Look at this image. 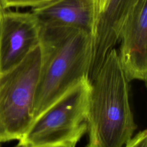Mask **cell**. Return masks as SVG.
I'll use <instances>...</instances> for the list:
<instances>
[{
	"label": "cell",
	"instance_id": "obj_6",
	"mask_svg": "<svg viewBox=\"0 0 147 147\" xmlns=\"http://www.w3.org/2000/svg\"><path fill=\"white\" fill-rule=\"evenodd\" d=\"M118 42V57L127 81L146 82L147 0H139L129 13L121 28Z\"/></svg>",
	"mask_w": 147,
	"mask_h": 147
},
{
	"label": "cell",
	"instance_id": "obj_11",
	"mask_svg": "<svg viewBox=\"0 0 147 147\" xmlns=\"http://www.w3.org/2000/svg\"><path fill=\"white\" fill-rule=\"evenodd\" d=\"M93 1L94 3L95 13V22H96L99 16L103 12V11L106 9L109 0H93Z\"/></svg>",
	"mask_w": 147,
	"mask_h": 147
},
{
	"label": "cell",
	"instance_id": "obj_4",
	"mask_svg": "<svg viewBox=\"0 0 147 147\" xmlns=\"http://www.w3.org/2000/svg\"><path fill=\"white\" fill-rule=\"evenodd\" d=\"M41 65L38 44L15 67L0 73V144L20 140L32 125Z\"/></svg>",
	"mask_w": 147,
	"mask_h": 147
},
{
	"label": "cell",
	"instance_id": "obj_1",
	"mask_svg": "<svg viewBox=\"0 0 147 147\" xmlns=\"http://www.w3.org/2000/svg\"><path fill=\"white\" fill-rule=\"evenodd\" d=\"M92 46L89 32L41 25V65L34 100L33 121L80 80L88 79Z\"/></svg>",
	"mask_w": 147,
	"mask_h": 147
},
{
	"label": "cell",
	"instance_id": "obj_5",
	"mask_svg": "<svg viewBox=\"0 0 147 147\" xmlns=\"http://www.w3.org/2000/svg\"><path fill=\"white\" fill-rule=\"evenodd\" d=\"M40 29L32 11H4L0 24V73L15 67L39 44Z\"/></svg>",
	"mask_w": 147,
	"mask_h": 147
},
{
	"label": "cell",
	"instance_id": "obj_12",
	"mask_svg": "<svg viewBox=\"0 0 147 147\" xmlns=\"http://www.w3.org/2000/svg\"><path fill=\"white\" fill-rule=\"evenodd\" d=\"M5 10L2 7V3H1V2L0 1V24H1V19H2V14L4 12Z\"/></svg>",
	"mask_w": 147,
	"mask_h": 147
},
{
	"label": "cell",
	"instance_id": "obj_3",
	"mask_svg": "<svg viewBox=\"0 0 147 147\" xmlns=\"http://www.w3.org/2000/svg\"><path fill=\"white\" fill-rule=\"evenodd\" d=\"M91 83L84 78L38 115L16 147H76L87 132Z\"/></svg>",
	"mask_w": 147,
	"mask_h": 147
},
{
	"label": "cell",
	"instance_id": "obj_2",
	"mask_svg": "<svg viewBox=\"0 0 147 147\" xmlns=\"http://www.w3.org/2000/svg\"><path fill=\"white\" fill-rule=\"evenodd\" d=\"M136 129L129 82L114 48L91 82L87 147H123Z\"/></svg>",
	"mask_w": 147,
	"mask_h": 147
},
{
	"label": "cell",
	"instance_id": "obj_10",
	"mask_svg": "<svg viewBox=\"0 0 147 147\" xmlns=\"http://www.w3.org/2000/svg\"><path fill=\"white\" fill-rule=\"evenodd\" d=\"M124 147H147L146 130H141L133 136Z\"/></svg>",
	"mask_w": 147,
	"mask_h": 147
},
{
	"label": "cell",
	"instance_id": "obj_8",
	"mask_svg": "<svg viewBox=\"0 0 147 147\" xmlns=\"http://www.w3.org/2000/svg\"><path fill=\"white\" fill-rule=\"evenodd\" d=\"M32 11L42 26L78 28L91 34L95 22L93 0H54Z\"/></svg>",
	"mask_w": 147,
	"mask_h": 147
},
{
	"label": "cell",
	"instance_id": "obj_7",
	"mask_svg": "<svg viewBox=\"0 0 147 147\" xmlns=\"http://www.w3.org/2000/svg\"><path fill=\"white\" fill-rule=\"evenodd\" d=\"M138 1L109 0L92 32V56L88 75L90 82L96 76L109 52L118 43L122 25Z\"/></svg>",
	"mask_w": 147,
	"mask_h": 147
},
{
	"label": "cell",
	"instance_id": "obj_9",
	"mask_svg": "<svg viewBox=\"0 0 147 147\" xmlns=\"http://www.w3.org/2000/svg\"><path fill=\"white\" fill-rule=\"evenodd\" d=\"M3 8L31 7L32 9L41 7L54 0H0Z\"/></svg>",
	"mask_w": 147,
	"mask_h": 147
}]
</instances>
